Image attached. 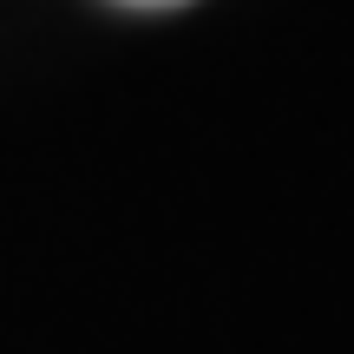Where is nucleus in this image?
<instances>
[{
    "label": "nucleus",
    "instance_id": "obj_1",
    "mask_svg": "<svg viewBox=\"0 0 354 354\" xmlns=\"http://www.w3.org/2000/svg\"><path fill=\"white\" fill-rule=\"evenodd\" d=\"M125 7H184V0H125Z\"/></svg>",
    "mask_w": 354,
    "mask_h": 354
}]
</instances>
